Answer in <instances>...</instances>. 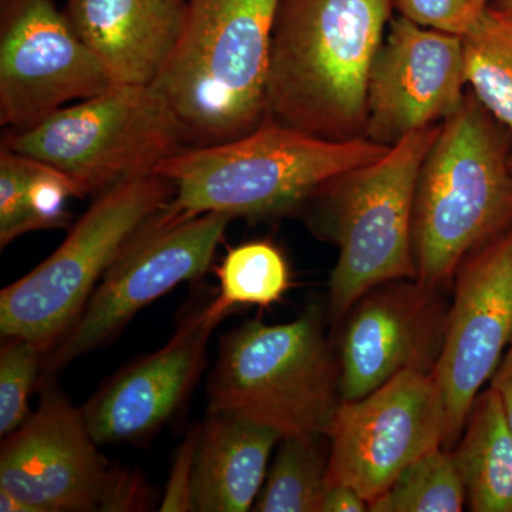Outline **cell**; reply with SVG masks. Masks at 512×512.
I'll list each match as a JSON object with an SVG mask.
<instances>
[{"instance_id": "cell-1", "label": "cell", "mask_w": 512, "mask_h": 512, "mask_svg": "<svg viewBox=\"0 0 512 512\" xmlns=\"http://www.w3.org/2000/svg\"><path fill=\"white\" fill-rule=\"evenodd\" d=\"M393 0H282L266 120L325 140L363 137L370 67Z\"/></svg>"}, {"instance_id": "cell-2", "label": "cell", "mask_w": 512, "mask_h": 512, "mask_svg": "<svg viewBox=\"0 0 512 512\" xmlns=\"http://www.w3.org/2000/svg\"><path fill=\"white\" fill-rule=\"evenodd\" d=\"M390 147L365 137L325 140L265 120L244 136L185 147L158 165L174 185L163 208L170 220L208 212L232 218H268L302 208L323 185L376 161Z\"/></svg>"}, {"instance_id": "cell-3", "label": "cell", "mask_w": 512, "mask_h": 512, "mask_svg": "<svg viewBox=\"0 0 512 512\" xmlns=\"http://www.w3.org/2000/svg\"><path fill=\"white\" fill-rule=\"evenodd\" d=\"M511 157V131L467 90L417 178L413 254L421 285L447 292L461 262L511 227Z\"/></svg>"}, {"instance_id": "cell-4", "label": "cell", "mask_w": 512, "mask_h": 512, "mask_svg": "<svg viewBox=\"0 0 512 512\" xmlns=\"http://www.w3.org/2000/svg\"><path fill=\"white\" fill-rule=\"evenodd\" d=\"M282 0H188L183 30L151 89L190 147L234 140L266 120L272 32Z\"/></svg>"}, {"instance_id": "cell-5", "label": "cell", "mask_w": 512, "mask_h": 512, "mask_svg": "<svg viewBox=\"0 0 512 512\" xmlns=\"http://www.w3.org/2000/svg\"><path fill=\"white\" fill-rule=\"evenodd\" d=\"M440 124L420 128L372 163L323 185L309 198L312 231L338 247L328 316L338 326L370 289L416 279L413 211L417 178Z\"/></svg>"}, {"instance_id": "cell-6", "label": "cell", "mask_w": 512, "mask_h": 512, "mask_svg": "<svg viewBox=\"0 0 512 512\" xmlns=\"http://www.w3.org/2000/svg\"><path fill=\"white\" fill-rule=\"evenodd\" d=\"M207 393L208 412L261 424L281 439L328 433L342 394L319 303L291 322L249 320L225 333Z\"/></svg>"}, {"instance_id": "cell-7", "label": "cell", "mask_w": 512, "mask_h": 512, "mask_svg": "<svg viewBox=\"0 0 512 512\" xmlns=\"http://www.w3.org/2000/svg\"><path fill=\"white\" fill-rule=\"evenodd\" d=\"M173 197L156 173L99 194L49 258L0 293L2 338L28 340L45 356L55 349L128 242Z\"/></svg>"}, {"instance_id": "cell-8", "label": "cell", "mask_w": 512, "mask_h": 512, "mask_svg": "<svg viewBox=\"0 0 512 512\" xmlns=\"http://www.w3.org/2000/svg\"><path fill=\"white\" fill-rule=\"evenodd\" d=\"M3 147L52 165L89 195L156 173L190 144L151 86L113 84L35 126L10 131Z\"/></svg>"}, {"instance_id": "cell-9", "label": "cell", "mask_w": 512, "mask_h": 512, "mask_svg": "<svg viewBox=\"0 0 512 512\" xmlns=\"http://www.w3.org/2000/svg\"><path fill=\"white\" fill-rule=\"evenodd\" d=\"M232 220L220 212L188 220H170L163 210L158 212L128 242L73 328L47 353L43 375H55L80 356L103 348L141 309L178 285L200 279Z\"/></svg>"}, {"instance_id": "cell-10", "label": "cell", "mask_w": 512, "mask_h": 512, "mask_svg": "<svg viewBox=\"0 0 512 512\" xmlns=\"http://www.w3.org/2000/svg\"><path fill=\"white\" fill-rule=\"evenodd\" d=\"M443 400L433 373H400L362 399L340 403L328 433L329 484L372 504L417 458L443 447Z\"/></svg>"}, {"instance_id": "cell-11", "label": "cell", "mask_w": 512, "mask_h": 512, "mask_svg": "<svg viewBox=\"0 0 512 512\" xmlns=\"http://www.w3.org/2000/svg\"><path fill=\"white\" fill-rule=\"evenodd\" d=\"M512 340V225L458 266L433 377L443 400V447L453 450L478 394Z\"/></svg>"}, {"instance_id": "cell-12", "label": "cell", "mask_w": 512, "mask_h": 512, "mask_svg": "<svg viewBox=\"0 0 512 512\" xmlns=\"http://www.w3.org/2000/svg\"><path fill=\"white\" fill-rule=\"evenodd\" d=\"M109 73L52 0H9L0 39V123L25 130L106 92Z\"/></svg>"}, {"instance_id": "cell-13", "label": "cell", "mask_w": 512, "mask_h": 512, "mask_svg": "<svg viewBox=\"0 0 512 512\" xmlns=\"http://www.w3.org/2000/svg\"><path fill=\"white\" fill-rule=\"evenodd\" d=\"M448 311L446 292L416 279L386 282L360 296L336 326L342 402L362 399L409 370L433 373Z\"/></svg>"}, {"instance_id": "cell-14", "label": "cell", "mask_w": 512, "mask_h": 512, "mask_svg": "<svg viewBox=\"0 0 512 512\" xmlns=\"http://www.w3.org/2000/svg\"><path fill=\"white\" fill-rule=\"evenodd\" d=\"M466 86L461 37L397 16L370 67L363 137L392 147L420 128L443 123L460 109Z\"/></svg>"}, {"instance_id": "cell-15", "label": "cell", "mask_w": 512, "mask_h": 512, "mask_svg": "<svg viewBox=\"0 0 512 512\" xmlns=\"http://www.w3.org/2000/svg\"><path fill=\"white\" fill-rule=\"evenodd\" d=\"M97 447L82 409L46 384L36 412L3 441L0 490L30 512L99 511L110 464Z\"/></svg>"}, {"instance_id": "cell-16", "label": "cell", "mask_w": 512, "mask_h": 512, "mask_svg": "<svg viewBox=\"0 0 512 512\" xmlns=\"http://www.w3.org/2000/svg\"><path fill=\"white\" fill-rule=\"evenodd\" d=\"M207 305L185 313L173 338L111 376L82 407L99 446L136 443L157 433L188 400L218 326Z\"/></svg>"}, {"instance_id": "cell-17", "label": "cell", "mask_w": 512, "mask_h": 512, "mask_svg": "<svg viewBox=\"0 0 512 512\" xmlns=\"http://www.w3.org/2000/svg\"><path fill=\"white\" fill-rule=\"evenodd\" d=\"M188 0H69L66 16L113 84L151 86L183 30Z\"/></svg>"}, {"instance_id": "cell-18", "label": "cell", "mask_w": 512, "mask_h": 512, "mask_svg": "<svg viewBox=\"0 0 512 512\" xmlns=\"http://www.w3.org/2000/svg\"><path fill=\"white\" fill-rule=\"evenodd\" d=\"M281 436L252 421L208 412L200 427L192 504L200 512H247L268 476V463Z\"/></svg>"}, {"instance_id": "cell-19", "label": "cell", "mask_w": 512, "mask_h": 512, "mask_svg": "<svg viewBox=\"0 0 512 512\" xmlns=\"http://www.w3.org/2000/svg\"><path fill=\"white\" fill-rule=\"evenodd\" d=\"M451 451L470 511L512 512V433L491 387L478 394Z\"/></svg>"}, {"instance_id": "cell-20", "label": "cell", "mask_w": 512, "mask_h": 512, "mask_svg": "<svg viewBox=\"0 0 512 512\" xmlns=\"http://www.w3.org/2000/svg\"><path fill=\"white\" fill-rule=\"evenodd\" d=\"M330 443L326 434L281 439L255 511L320 512L329 487Z\"/></svg>"}, {"instance_id": "cell-21", "label": "cell", "mask_w": 512, "mask_h": 512, "mask_svg": "<svg viewBox=\"0 0 512 512\" xmlns=\"http://www.w3.org/2000/svg\"><path fill=\"white\" fill-rule=\"evenodd\" d=\"M463 42L467 86L512 133V15L490 6Z\"/></svg>"}, {"instance_id": "cell-22", "label": "cell", "mask_w": 512, "mask_h": 512, "mask_svg": "<svg viewBox=\"0 0 512 512\" xmlns=\"http://www.w3.org/2000/svg\"><path fill=\"white\" fill-rule=\"evenodd\" d=\"M217 298L207 305L221 322L237 306L269 308L291 289V269L284 254L271 242L254 241L229 249L217 268Z\"/></svg>"}, {"instance_id": "cell-23", "label": "cell", "mask_w": 512, "mask_h": 512, "mask_svg": "<svg viewBox=\"0 0 512 512\" xmlns=\"http://www.w3.org/2000/svg\"><path fill=\"white\" fill-rule=\"evenodd\" d=\"M466 505V485L453 451L440 446L404 468L369 511L460 512Z\"/></svg>"}, {"instance_id": "cell-24", "label": "cell", "mask_w": 512, "mask_h": 512, "mask_svg": "<svg viewBox=\"0 0 512 512\" xmlns=\"http://www.w3.org/2000/svg\"><path fill=\"white\" fill-rule=\"evenodd\" d=\"M0 350V436L5 439L29 419V396L42 372L45 353L20 338H3Z\"/></svg>"}, {"instance_id": "cell-25", "label": "cell", "mask_w": 512, "mask_h": 512, "mask_svg": "<svg viewBox=\"0 0 512 512\" xmlns=\"http://www.w3.org/2000/svg\"><path fill=\"white\" fill-rule=\"evenodd\" d=\"M30 160L26 185L28 232L67 227L70 218L67 201L86 195L69 175L35 158Z\"/></svg>"}, {"instance_id": "cell-26", "label": "cell", "mask_w": 512, "mask_h": 512, "mask_svg": "<svg viewBox=\"0 0 512 512\" xmlns=\"http://www.w3.org/2000/svg\"><path fill=\"white\" fill-rule=\"evenodd\" d=\"M494 0H393L399 16L458 37L466 36L483 18Z\"/></svg>"}, {"instance_id": "cell-27", "label": "cell", "mask_w": 512, "mask_h": 512, "mask_svg": "<svg viewBox=\"0 0 512 512\" xmlns=\"http://www.w3.org/2000/svg\"><path fill=\"white\" fill-rule=\"evenodd\" d=\"M30 157L2 148L0 153V245L8 247L16 238L28 234L26 185Z\"/></svg>"}, {"instance_id": "cell-28", "label": "cell", "mask_w": 512, "mask_h": 512, "mask_svg": "<svg viewBox=\"0 0 512 512\" xmlns=\"http://www.w3.org/2000/svg\"><path fill=\"white\" fill-rule=\"evenodd\" d=\"M153 488L143 474L130 468L110 467L101 493L99 511H148L154 504Z\"/></svg>"}, {"instance_id": "cell-29", "label": "cell", "mask_w": 512, "mask_h": 512, "mask_svg": "<svg viewBox=\"0 0 512 512\" xmlns=\"http://www.w3.org/2000/svg\"><path fill=\"white\" fill-rule=\"evenodd\" d=\"M200 426L188 431L187 437L175 456L163 501L158 510L163 512L194 511L192 504V478H194L195 453H197Z\"/></svg>"}, {"instance_id": "cell-30", "label": "cell", "mask_w": 512, "mask_h": 512, "mask_svg": "<svg viewBox=\"0 0 512 512\" xmlns=\"http://www.w3.org/2000/svg\"><path fill=\"white\" fill-rule=\"evenodd\" d=\"M369 511V503L355 488L349 485L329 484L323 497L320 512H366Z\"/></svg>"}, {"instance_id": "cell-31", "label": "cell", "mask_w": 512, "mask_h": 512, "mask_svg": "<svg viewBox=\"0 0 512 512\" xmlns=\"http://www.w3.org/2000/svg\"><path fill=\"white\" fill-rule=\"evenodd\" d=\"M490 387L500 400L504 419L512 433V340L508 349L505 350L500 366L491 377Z\"/></svg>"}, {"instance_id": "cell-32", "label": "cell", "mask_w": 512, "mask_h": 512, "mask_svg": "<svg viewBox=\"0 0 512 512\" xmlns=\"http://www.w3.org/2000/svg\"><path fill=\"white\" fill-rule=\"evenodd\" d=\"M491 6L503 10V12L511 13L512 15V0H494Z\"/></svg>"}, {"instance_id": "cell-33", "label": "cell", "mask_w": 512, "mask_h": 512, "mask_svg": "<svg viewBox=\"0 0 512 512\" xmlns=\"http://www.w3.org/2000/svg\"><path fill=\"white\" fill-rule=\"evenodd\" d=\"M511 170H512V157H511Z\"/></svg>"}]
</instances>
